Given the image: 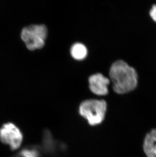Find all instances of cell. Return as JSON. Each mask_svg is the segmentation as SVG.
<instances>
[{
  "instance_id": "obj_1",
  "label": "cell",
  "mask_w": 156,
  "mask_h": 157,
  "mask_svg": "<svg viewBox=\"0 0 156 157\" xmlns=\"http://www.w3.org/2000/svg\"><path fill=\"white\" fill-rule=\"evenodd\" d=\"M110 77L113 90L117 93H127L137 86L138 76L136 71L122 60L116 61L112 65Z\"/></svg>"
},
{
  "instance_id": "obj_2",
  "label": "cell",
  "mask_w": 156,
  "mask_h": 157,
  "mask_svg": "<svg viewBox=\"0 0 156 157\" xmlns=\"http://www.w3.org/2000/svg\"><path fill=\"white\" fill-rule=\"evenodd\" d=\"M106 108V102L103 100H87L80 106L79 113L89 124L96 126L100 124L105 119Z\"/></svg>"
},
{
  "instance_id": "obj_3",
  "label": "cell",
  "mask_w": 156,
  "mask_h": 157,
  "mask_svg": "<svg viewBox=\"0 0 156 157\" xmlns=\"http://www.w3.org/2000/svg\"><path fill=\"white\" fill-rule=\"evenodd\" d=\"M47 29L43 25H31L23 29L21 37L31 51L40 49L44 46Z\"/></svg>"
},
{
  "instance_id": "obj_4",
  "label": "cell",
  "mask_w": 156,
  "mask_h": 157,
  "mask_svg": "<svg viewBox=\"0 0 156 157\" xmlns=\"http://www.w3.org/2000/svg\"><path fill=\"white\" fill-rule=\"evenodd\" d=\"M0 140L3 144L9 145L11 150L15 151L20 147L22 140V132L13 123H5L0 128Z\"/></svg>"
},
{
  "instance_id": "obj_5",
  "label": "cell",
  "mask_w": 156,
  "mask_h": 157,
  "mask_svg": "<svg viewBox=\"0 0 156 157\" xmlns=\"http://www.w3.org/2000/svg\"><path fill=\"white\" fill-rule=\"evenodd\" d=\"M89 88L93 93L98 96H105L108 93V86L110 80L102 74L97 73L89 78Z\"/></svg>"
},
{
  "instance_id": "obj_6",
  "label": "cell",
  "mask_w": 156,
  "mask_h": 157,
  "mask_svg": "<svg viewBox=\"0 0 156 157\" xmlns=\"http://www.w3.org/2000/svg\"><path fill=\"white\" fill-rule=\"evenodd\" d=\"M143 148L147 157H156V129H153L146 135Z\"/></svg>"
},
{
  "instance_id": "obj_7",
  "label": "cell",
  "mask_w": 156,
  "mask_h": 157,
  "mask_svg": "<svg viewBox=\"0 0 156 157\" xmlns=\"http://www.w3.org/2000/svg\"><path fill=\"white\" fill-rule=\"evenodd\" d=\"M71 53L74 59L81 61L87 56V48L82 43H75L71 48Z\"/></svg>"
},
{
  "instance_id": "obj_8",
  "label": "cell",
  "mask_w": 156,
  "mask_h": 157,
  "mask_svg": "<svg viewBox=\"0 0 156 157\" xmlns=\"http://www.w3.org/2000/svg\"><path fill=\"white\" fill-rule=\"evenodd\" d=\"M12 157H39L38 151L34 148H24Z\"/></svg>"
},
{
  "instance_id": "obj_9",
  "label": "cell",
  "mask_w": 156,
  "mask_h": 157,
  "mask_svg": "<svg viewBox=\"0 0 156 157\" xmlns=\"http://www.w3.org/2000/svg\"><path fill=\"white\" fill-rule=\"evenodd\" d=\"M150 15L152 19L156 22V5H154L152 7L150 11Z\"/></svg>"
}]
</instances>
